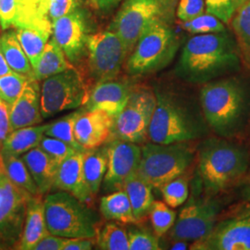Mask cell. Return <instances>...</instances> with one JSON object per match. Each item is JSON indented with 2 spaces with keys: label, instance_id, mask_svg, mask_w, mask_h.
<instances>
[{
  "label": "cell",
  "instance_id": "obj_10",
  "mask_svg": "<svg viewBox=\"0 0 250 250\" xmlns=\"http://www.w3.org/2000/svg\"><path fill=\"white\" fill-rule=\"evenodd\" d=\"M156 102V95L150 90L132 89L127 104L114 119L112 134L115 138L135 144L144 142L148 137Z\"/></svg>",
  "mask_w": 250,
  "mask_h": 250
},
{
  "label": "cell",
  "instance_id": "obj_5",
  "mask_svg": "<svg viewBox=\"0 0 250 250\" xmlns=\"http://www.w3.org/2000/svg\"><path fill=\"white\" fill-rule=\"evenodd\" d=\"M200 103L207 124L217 134H232L241 122L245 109V94L233 80L208 83L200 92Z\"/></svg>",
  "mask_w": 250,
  "mask_h": 250
},
{
  "label": "cell",
  "instance_id": "obj_30",
  "mask_svg": "<svg viewBox=\"0 0 250 250\" xmlns=\"http://www.w3.org/2000/svg\"><path fill=\"white\" fill-rule=\"evenodd\" d=\"M2 160L9 178L18 188L22 189L31 196L41 195L35 180L21 158L10 156L4 157Z\"/></svg>",
  "mask_w": 250,
  "mask_h": 250
},
{
  "label": "cell",
  "instance_id": "obj_35",
  "mask_svg": "<svg viewBox=\"0 0 250 250\" xmlns=\"http://www.w3.org/2000/svg\"><path fill=\"white\" fill-rule=\"evenodd\" d=\"M148 214L154 232L158 237L169 232L176 221V212L161 201L154 200Z\"/></svg>",
  "mask_w": 250,
  "mask_h": 250
},
{
  "label": "cell",
  "instance_id": "obj_54",
  "mask_svg": "<svg viewBox=\"0 0 250 250\" xmlns=\"http://www.w3.org/2000/svg\"><path fill=\"white\" fill-rule=\"evenodd\" d=\"M175 1H176V0H172V2H173V3H174V2H175Z\"/></svg>",
  "mask_w": 250,
  "mask_h": 250
},
{
  "label": "cell",
  "instance_id": "obj_39",
  "mask_svg": "<svg viewBox=\"0 0 250 250\" xmlns=\"http://www.w3.org/2000/svg\"><path fill=\"white\" fill-rule=\"evenodd\" d=\"M42 150L48 154L53 160L61 164L63 161L78 151L69 144L65 143L55 137L45 135L38 146Z\"/></svg>",
  "mask_w": 250,
  "mask_h": 250
},
{
  "label": "cell",
  "instance_id": "obj_29",
  "mask_svg": "<svg viewBox=\"0 0 250 250\" xmlns=\"http://www.w3.org/2000/svg\"><path fill=\"white\" fill-rule=\"evenodd\" d=\"M0 49L13 72L33 77V66L20 44L15 31H8L0 37Z\"/></svg>",
  "mask_w": 250,
  "mask_h": 250
},
{
  "label": "cell",
  "instance_id": "obj_43",
  "mask_svg": "<svg viewBox=\"0 0 250 250\" xmlns=\"http://www.w3.org/2000/svg\"><path fill=\"white\" fill-rule=\"evenodd\" d=\"M204 0H179L176 15L183 21H189L204 13Z\"/></svg>",
  "mask_w": 250,
  "mask_h": 250
},
{
  "label": "cell",
  "instance_id": "obj_25",
  "mask_svg": "<svg viewBox=\"0 0 250 250\" xmlns=\"http://www.w3.org/2000/svg\"><path fill=\"white\" fill-rule=\"evenodd\" d=\"M71 68H73L72 62L67 59L60 45L51 38L45 45L36 66L33 68V78L38 82L44 81Z\"/></svg>",
  "mask_w": 250,
  "mask_h": 250
},
{
  "label": "cell",
  "instance_id": "obj_7",
  "mask_svg": "<svg viewBox=\"0 0 250 250\" xmlns=\"http://www.w3.org/2000/svg\"><path fill=\"white\" fill-rule=\"evenodd\" d=\"M194 150L185 143H149L142 147L137 172L153 188L162 186L185 174L194 161Z\"/></svg>",
  "mask_w": 250,
  "mask_h": 250
},
{
  "label": "cell",
  "instance_id": "obj_24",
  "mask_svg": "<svg viewBox=\"0 0 250 250\" xmlns=\"http://www.w3.org/2000/svg\"><path fill=\"white\" fill-rule=\"evenodd\" d=\"M48 125H33L13 130L1 146V157H21L29 150L37 147L45 136Z\"/></svg>",
  "mask_w": 250,
  "mask_h": 250
},
{
  "label": "cell",
  "instance_id": "obj_9",
  "mask_svg": "<svg viewBox=\"0 0 250 250\" xmlns=\"http://www.w3.org/2000/svg\"><path fill=\"white\" fill-rule=\"evenodd\" d=\"M80 73L74 68L43 81L41 87V113L48 119L66 110L84 106L89 98Z\"/></svg>",
  "mask_w": 250,
  "mask_h": 250
},
{
  "label": "cell",
  "instance_id": "obj_47",
  "mask_svg": "<svg viewBox=\"0 0 250 250\" xmlns=\"http://www.w3.org/2000/svg\"><path fill=\"white\" fill-rule=\"evenodd\" d=\"M94 238H68L63 250H90L94 247Z\"/></svg>",
  "mask_w": 250,
  "mask_h": 250
},
{
  "label": "cell",
  "instance_id": "obj_41",
  "mask_svg": "<svg viewBox=\"0 0 250 250\" xmlns=\"http://www.w3.org/2000/svg\"><path fill=\"white\" fill-rule=\"evenodd\" d=\"M81 0H46L45 10L51 24L80 8Z\"/></svg>",
  "mask_w": 250,
  "mask_h": 250
},
{
  "label": "cell",
  "instance_id": "obj_21",
  "mask_svg": "<svg viewBox=\"0 0 250 250\" xmlns=\"http://www.w3.org/2000/svg\"><path fill=\"white\" fill-rule=\"evenodd\" d=\"M15 33L34 68L52 35L51 22L38 17L16 27Z\"/></svg>",
  "mask_w": 250,
  "mask_h": 250
},
{
  "label": "cell",
  "instance_id": "obj_49",
  "mask_svg": "<svg viewBox=\"0 0 250 250\" xmlns=\"http://www.w3.org/2000/svg\"><path fill=\"white\" fill-rule=\"evenodd\" d=\"M11 72H13V71L10 69L9 64L7 62L4 55L0 49V76H3V75L8 74Z\"/></svg>",
  "mask_w": 250,
  "mask_h": 250
},
{
  "label": "cell",
  "instance_id": "obj_28",
  "mask_svg": "<svg viewBox=\"0 0 250 250\" xmlns=\"http://www.w3.org/2000/svg\"><path fill=\"white\" fill-rule=\"evenodd\" d=\"M107 146H101L84 151L83 173L87 186L94 196L99 192L103 184L107 172Z\"/></svg>",
  "mask_w": 250,
  "mask_h": 250
},
{
  "label": "cell",
  "instance_id": "obj_34",
  "mask_svg": "<svg viewBox=\"0 0 250 250\" xmlns=\"http://www.w3.org/2000/svg\"><path fill=\"white\" fill-rule=\"evenodd\" d=\"M30 78L32 77L15 72L0 76V99L11 107L21 95Z\"/></svg>",
  "mask_w": 250,
  "mask_h": 250
},
{
  "label": "cell",
  "instance_id": "obj_46",
  "mask_svg": "<svg viewBox=\"0 0 250 250\" xmlns=\"http://www.w3.org/2000/svg\"><path fill=\"white\" fill-rule=\"evenodd\" d=\"M26 6L27 21L41 17L46 0H24Z\"/></svg>",
  "mask_w": 250,
  "mask_h": 250
},
{
  "label": "cell",
  "instance_id": "obj_27",
  "mask_svg": "<svg viewBox=\"0 0 250 250\" xmlns=\"http://www.w3.org/2000/svg\"><path fill=\"white\" fill-rule=\"evenodd\" d=\"M124 189L132 204L134 217L139 223L149 213L154 202L153 188L136 171L125 182Z\"/></svg>",
  "mask_w": 250,
  "mask_h": 250
},
{
  "label": "cell",
  "instance_id": "obj_1",
  "mask_svg": "<svg viewBox=\"0 0 250 250\" xmlns=\"http://www.w3.org/2000/svg\"><path fill=\"white\" fill-rule=\"evenodd\" d=\"M237 62L234 45L224 33L197 35L184 45L176 71L188 82L206 83L231 70Z\"/></svg>",
  "mask_w": 250,
  "mask_h": 250
},
{
  "label": "cell",
  "instance_id": "obj_16",
  "mask_svg": "<svg viewBox=\"0 0 250 250\" xmlns=\"http://www.w3.org/2000/svg\"><path fill=\"white\" fill-rule=\"evenodd\" d=\"M86 21L80 9L52 23V38L71 62H77L86 49Z\"/></svg>",
  "mask_w": 250,
  "mask_h": 250
},
{
  "label": "cell",
  "instance_id": "obj_32",
  "mask_svg": "<svg viewBox=\"0 0 250 250\" xmlns=\"http://www.w3.org/2000/svg\"><path fill=\"white\" fill-rule=\"evenodd\" d=\"M99 250H129L128 232L115 223L105 224L97 234Z\"/></svg>",
  "mask_w": 250,
  "mask_h": 250
},
{
  "label": "cell",
  "instance_id": "obj_13",
  "mask_svg": "<svg viewBox=\"0 0 250 250\" xmlns=\"http://www.w3.org/2000/svg\"><path fill=\"white\" fill-rule=\"evenodd\" d=\"M220 207L210 197H191L170 230L172 241L194 242L204 238L216 224Z\"/></svg>",
  "mask_w": 250,
  "mask_h": 250
},
{
  "label": "cell",
  "instance_id": "obj_52",
  "mask_svg": "<svg viewBox=\"0 0 250 250\" xmlns=\"http://www.w3.org/2000/svg\"><path fill=\"white\" fill-rule=\"evenodd\" d=\"M155 2L159 3L160 5H161L163 8H166L170 5V3L172 2V0H154Z\"/></svg>",
  "mask_w": 250,
  "mask_h": 250
},
{
  "label": "cell",
  "instance_id": "obj_37",
  "mask_svg": "<svg viewBox=\"0 0 250 250\" xmlns=\"http://www.w3.org/2000/svg\"><path fill=\"white\" fill-rule=\"evenodd\" d=\"M235 12L232 19V28L238 37L242 49L250 59V0L243 4Z\"/></svg>",
  "mask_w": 250,
  "mask_h": 250
},
{
  "label": "cell",
  "instance_id": "obj_15",
  "mask_svg": "<svg viewBox=\"0 0 250 250\" xmlns=\"http://www.w3.org/2000/svg\"><path fill=\"white\" fill-rule=\"evenodd\" d=\"M190 250H250V214L215 224L204 238Z\"/></svg>",
  "mask_w": 250,
  "mask_h": 250
},
{
  "label": "cell",
  "instance_id": "obj_8",
  "mask_svg": "<svg viewBox=\"0 0 250 250\" xmlns=\"http://www.w3.org/2000/svg\"><path fill=\"white\" fill-rule=\"evenodd\" d=\"M31 197L9 178L0 155V250L18 249Z\"/></svg>",
  "mask_w": 250,
  "mask_h": 250
},
{
  "label": "cell",
  "instance_id": "obj_45",
  "mask_svg": "<svg viewBox=\"0 0 250 250\" xmlns=\"http://www.w3.org/2000/svg\"><path fill=\"white\" fill-rule=\"evenodd\" d=\"M68 238L49 233L39 242L34 250H63Z\"/></svg>",
  "mask_w": 250,
  "mask_h": 250
},
{
  "label": "cell",
  "instance_id": "obj_4",
  "mask_svg": "<svg viewBox=\"0 0 250 250\" xmlns=\"http://www.w3.org/2000/svg\"><path fill=\"white\" fill-rule=\"evenodd\" d=\"M45 221L50 233L65 238H95L98 214L86 203L60 190L44 198Z\"/></svg>",
  "mask_w": 250,
  "mask_h": 250
},
{
  "label": "cell",
  "instance_id": "obj_20",
  "mask_svg": "<svg viewBox=\"0 0 250 250\" xmlns=\"http://www.w3.org/2000/svg\"><path fill=\"white\" fill-rule=\"evenodd\" d=\"M41 89L38 81L30 78L21 95L10 107V125L12 131L41 124Z\"/></svg>",
  "mask_w": 250,
  "mask_h": 250
},
{
  "label": "cell",
  "instance_id": "obj_40",
  "mask_svg": "<svg viewBox=\"0 0 250 250\" xmlns=\"http://www.w3.org/2000/svg\"><path fill=\"white\" fill-rule=\"evenodd\" d=\"M129 250H160L159 238L156 234L138 229L128 232Z\"/></svg>",
  "mask_w": 250,
  "mask_h": 250
},
{
  "label": "cell",
  "instance_id": "obj_31",
  "mask_svg": "<svg viewBox=\"0 0 250 250\" xmlns=\"http://www.w3.org/2000/svg\"><path fill=\"white\" fill-rule=\"evenodd\" d=\"M81 112L82 109L73 111L54 123H50L45 131V135L55 137L65 143L69 144L78 151H85L77 142L74 135V126Z\"/></svg>",
  "mask_w": 250,
  "mask_h": 250
},
{
  "label": "cell",
  "instance_id": "obj_38",
  "mask_svg": "<svg viewBox=\"0 0 250 250\" xmlns=\"http://www.w3.org/2000/svg\"><path fill=\"white\" fill-rule=\"evenodd\" d=\"M183 27L193 35L224 33L225 27L223 21L214 15L206 13L197 16L189 21H184Z\"/></svg>",
  "mask_w": 250,
  "mask_h": 250
},
{
  "label": "cell",
  "instance_id": "obj_12",
  "mask_svg": "<svg viewBox=\"0 0 250 250\" xmlns=\"http://www.w3.org/2000/svg\"><path fill=\"white\" fill-rule=\"evenodd\" d=\"M85 45L93 77L98 83L113 80L128 55L122 39L108 29L88 35Z\"/></svg>",
  "mask_w": 250,
  "mask_h": 250
},
{
  "label": "cell",
  "instance_id": "obj_26",
  "mask_svg": "<svg viewBox=\"0 0 250 250\" xmlns=\"http://www.w3.org/2000/svg\"><path fill=\"white\" fill-rule=\"evenodd\" d=\"M100 212L107 221L122 224H137L132 204L125 189L109 193L100 199Z\"/></svg>",
  "mask_w": 250,
  "mask_h": 250
},
{
  "label": "cell",
  "instance_id": "obj_17",
  "mask_svg": "<svg viewBox=\"0 0 250 250\" xmlns=\"http://www.w3.org/2000/svg\"><path fill=\"white\" fill-rule=\"evenodd\" d=\"M114 117L101 109L82 108L74 126V135L84 150L93 149L106 143L112 134Z\"/></svg>",
  "mask_w": 250,
  "mask_h": 250
},
{
  "label": "cell",
  "instance_id": "obj_50",
  "mask_svg": "<svg viewBox=\"0 0 250 250\" xmlns=\"http://www.w3.org/2000/svg\"><path fill=\"white\" fill-rule=\"evenodd\" d=\"M188 242L174 241V244L171 246V250H183L188 249Z\"/></svg>",
  "mask_w": 250,
  "mask_h": 250
},
{
  "label": "cell",
  "instance_id": "obj_36",
  "mask_svg": "<svg viewBox=\"0 0 250 250\" xmlns=\"http://www.w3.org/2000/svg\"><path fill=\"white\" fill-rule=\"evenodd\" d=\"M189 180L186 175H181L166 183L161 188L164 201L167 205L175 208L188 200L189 195Z\"/></svg>",
  "mask_w": 250,
  "mask_h": 250
},
{
  "label": "cell",
  "instance_id": "obj_2",
  "mask_svg": "<svg viewBox=\"0 0 250 250\" xmlns=\"http://www.w3.org/2000/svg\"><path fill=\"white\" fill-rule=\"evenodd\" d=\"M197 158V174L208 197L231 187L249 166L247 152L216 138L208 139L200 146Z\"/></svg>",
  "mask_w": 250,
  "mask_h": 250
},
{
  "label": "cell",
  "instance_id": "obj_33",
  "mask_svg": "<svg viewBox=\"0 0 250 250\" xmlns=\"http://www.w3.org/2000/svg\"><path fill=\"white\" fill-rule=\"evenodd\" d=\"M27 22L24 0H0V27L7 30Z\"/></svg>",
  "mask_w": 250,
  "mask_h": 250
},
{
  "label": "cell",
  "instance_id": "obj_22",
  "mask_svg": "<svg viewBox=\"0 0 250 250\" xmlns=\"http://www.w3.org/2000/svg\"><path fill=\"white\" fill-rule=\"evenodd\" d=\"M49 233L43 196H32L28 201L25 223L17 250H34L36 245Z\"/></svg>",
  "mask_w": 250,
  "mask_h": 250
},
{
  "label": "cell",
  "instance_id": "obj_6",
  "mask_svg": "<svg viewBox=\"0 0 250 250\" xmlns=\"http://www.w3.org/2000/svg\"><path fill=\"white\" fill-rule=\"evenodd\" d=\"M178 49V41L169 25L159 20L144 33L127 62V71L134 76L158 72L166 67Z\"/></svg>",
  "mask_w": 250,
  "mask_h": 250
},
{
  "label": "cell",
  "instance_id": "obj_18",
  "mask_svg": "<svg viewBox=\"0 0 250 250\" xmlns=\"http://www.w3.org/2000/svg\"><path fill=\"white\" fill-rule=\"evenodd\" d=\"M132 88L120 81L99 82L90 91L89 98L83 108L86 110L101 109L116 118L127 104Z\"/></svg>",
  "mask_w": 250,
  "mask_h": 250
},
{
  "label": "cell",
  "instance_id": "obj_51",
  "mask_svg": "<svg viewBox=\"0 0 250 250\" xmlns=\"http://www.w3.org/2000/svg\"><path fill=\"white\" fill-rule=\"evenodd\" d=\"M242 196H243V197H244L246 200L250 201V180L248 181V183L245 185L244 188H243Z\"/></svg>",
  "mask_w": 250,
  "mask_h": 250
},
{
  "label": "cell",
  "instance_id": "obj_19",
  "mask_svg": "<svg viewBox=\"0 0 250 250\" xmlns=\"http://www.w3.org/2000/svg\"><path fill=\"white\" fill-rule=\"evenodd\" d=\"M84 151H77L63 161L57 171L54 188L72 194L82 202L88 203L94 196L83 173Z\"/></svg>",
  "mask_w": 250,
  "mask_h": 250
},
{
  "label": "cell",
  "instance_id": "obj_44",
  "mask_svg": "<svg viewBox=\"0 0 250 250\" xmlns=\"http://www.w3.org/2000/svg\"><path fill=\"white\" fill-rule=\"evenodd\" d=\"M10 107L0 99V148L5 139L12 132L10 125Z\"/></svg>",
  "mask_w": 250,
  "mask_h": 250
},
{
  "label": "cell",
  "instance_id": "obj_48",
  "mask_svg": "<svg viewBox=\"0 0 250 250\" xmlns=\"http://www.w3.org/2000/svg\"><path fill=\"white\" fill-rule=\"evenodd\" d=\"M87 2L93 9L104 11L114 7L119 0H87Z\"/></svg>",
  "mask_w": 250,
  "mask_h": 250
},
{
  "label": "cell",
  "instance_id": "obj_42",
  "mask_svg": "<svg viewBox=\"0 0 250 250\" xmlns=\"http://www.w3.org/2000/svg\"><path fill=\"white\" fill-rule=\"evenodd\" d=\"M206 11L228 23L234 15L236 9L234 0H204Z\"/></svg>",
  "mask_w": 250,
  "mask_h": 250
},
{
  "label": "cell",
  "instance_id": "obj_11",
  "mask_svg": "<svg viewBox=\"0 0 250 250\" xmlns=\"http://www.w3.org/2000/svg\"><path fill=\"white\" fill-rule=\"evenodd\" d=\"M163 9L154 0H125L109 30L116 33L131 54L146 30L161 20Z\"/></svg>",
  "mask_w": 250,
  "mask_h": 250
},
{
  "label": "cell",
  "instance_id": "obj_14",
  "mask_svg": "<svg viewBox=\"0 0 250 250\" xmlns=\"http://www.w3.org/2000/svg\"><path fill=\"white\" fill-rule=\"evenodd\" d=\"M107 146L108 162L103 189L111 193L124 189L125 182L138 170L142 148L137 144L120 139H115Z\"/></svg>",
  "mask_w": 250,
  "mask_h": 250
},
{
  "label": "cell",
  "instance_id": "obj_3",
  "mask_svg": "<svg viewBox=\"0 0 250 250\" xmlns=\"http://www.w3.org/2000/svg\"><path fill=\"white\" fill-rule=\"evenodd\" d=\"M156 107L148 129L152 143H187L202 136L201 119L178 99L165 93H156Z\"/></svg>",
  "mask_w": 250,
  "mask_h": 250
},
{
  "label": "cell",
  "instance_id": "obj_23",
  "mask_svg": "<svg viewBox=\"0 0 250 250\" xmlns=\"http://www.w3.org/2000/svg\"><path fill=\"white\" fill-rule=\"evenodd\" d=\"M21 158L25 162L41 195L47 194L54 188L60 164L39 146L26 152Z\"/></svg>",
  "mask_w": 250,
  "mask_h": 250
},
{
  "label": "cell",
  "instance_id": "obj_53",
  "mask_svg": "<svg viewBox=\"0 0 250 250\" xmlns=\"http://www.w3.org/2000/svg\"><path fill=\"white\" fill-rule=\"evenodd\" d=\"M248 0H234V5H235V9L236 10L241 7L243 4H245Z\"/></svg>",
  "mask_w": 250,
  "mask_h": 250
}]
</instances>
